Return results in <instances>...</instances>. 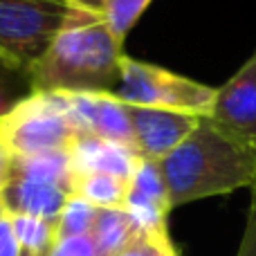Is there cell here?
<instances>
[{
    "label": "cell",
    "mask_w": 256,
    "mask_h": 256,
    "mask_svg": "<svg viewBox=\"0 0 256 256\" xmlns=\"http://www.w3.org/2000/svg\"><path fill=\"white\" fill-rule=\"evenodd\" d=\"M124 209L130 214L140 232L166 230V216L173 207L158 162H148V160L140 162L128 186Z\"/></svg>",
    "instance_id": "9c48e42d"
},
{
    "label": "cell",
    "mask_w": 256,
    "mask_h": 256,
    "mask_svg": "<svg viewBox=\"0 0 256 256\" xmlns=\"http://www.w3.org/2000/svg\"><path fill=\"white\" fill-rule=\"evenodd\" d=\"M122 48L102 9L72 0L56 38L25 76L32 92H115L126 56Z\"/></svg>",
    "instance_id": "6da1fadb"
},
{
    "label": "cell",
    "mask_w": 256,
    "mask_h": 256,
    "mask_svg": "<svg viewBox=\"0 0 256 256\" xmlns=\"http://www.w3.org/2000/svg\"><path fill=\"white\" fill-rule=\"evenodd\" d=\"M45 256H99L97 243L92 234L70 236V238H56V243L50 248Z\"/></svg>",
    "instance_id": "ac0fdd59"
},
{
    "label": "cell",
    "mask_w": 256,
    "mask_h": 256,
    "mask_svg": "<svg viewBox=\"0 0 256 256\" xmlns=\"http://www.w3.org/2000/svg\"><path fill=\"white\" fill-rule=\"evenodd\" d=\"M72 0H0V63L27 74L63 27Z\"/></svg>",
    "instance_id": "277c9868"
},
{
    "label": "cell",
    "mask_w": 256,
    "mask_h": 256,
    "mask_svg": "<svg viewBox=\"0 0 256 256\" xmlns=\"http://www.w3.org/2000/svg\"><path fill=\"white\" fill-rule=\"evenodd\" d=\"M0 256H22L20 245H18L16 236H14L9 216L0 218Z\"/></svg>",
    "instance_id": "ffe728a7"
},
{
    "label": "cell",
    "mask_w": 256,
    "mask_h": 256,
    "mask_svg": "<svg viewBox=\"0 0 256 256\" xmlns=\"http://www.w3.org/2000/svg\"><path fill=\"white\" fill-rule=\"evenodd\" d=\"M252 196H256V182H254V186H252Z\"/></svg>",
    "instance_id": "484cf974"
},
{
    "label": "cell",
    "mask_w": 256,
    "mask_h": 256,
    "mask_svg": "<svg viewBox=\"0 0 256 256\" xmlns=\"http://www.w3.org/2000/svg\"><path fill=\"white\" fill-rule=\"evenodd\" d=\"M140 234L126 209H99L92 227V238L99 256H117Z\"/></svg>",
    "instance_id": "5bb4252c"
},
{
    "label": "cell",
    "mask_w": 256,
    "mask_h": 256,
    "mask_svg": "<svg viewBox=\"0 0 256 256\" xmlns=\"http://www.w3.org/2000/svg\"><path fill=\"white\" fill-rule=\"evenodd\" d=\"M254 56H256V54H254Z\"/></svg>",
    "instance_id": "83f0119b"
},
{
    "label": "cell",
    "mask_w": 256,
    "mask_h": 256,
    "mask_svg": "<svg viewBox=\"0 0 256 256\" xmlns=\"http://www.w3.org/2000/svg\"><path fill=\"white\" fill-rule=\"evenodd\" d=\"M128 186V180L110 173H81L72 176L70 196H76L97 209H124Z\"/></svg>",
    "instance_id": "7c38bea8"
},
{
    "label": "cell",
    "mask_w": 256,
    "mask_h": 256,
    "mask_svg": "<svg viewBox=\"0 0 256 256\" xmlns=\"http://www.w3.org/2000/svg\"><path fill=\"white\" fill-rule=\"evenodd\" d=\"M150 2L153 0H102V14L112 34L124 40Z\"/></svg>",
    "instance_id": "e0dca14e"
},
{
    "label": "cell",
    "mask_w": 256,
    "mask_h": 256,
    "mask_svg": "<svg viewBox=\"0 0 256 256\" xmlns=\"http://www.w3.org/2000/svg\"><path fill=\"white\" fill-rule=\"evenodd\" d=\"M9 220L22 254L45 256L56 243V222L34 216H9Z\"/></svg>",
    "instance_id": "9a60e30c"
},
{
    "label": "cell",
    "mask_w": 256,
    "mask_h": 256,
    "mask_svg": "<svg viewBox=\"0 0 256 256\" xmlns=\"http://www.w3.org/2000/svg\"><path fill=\"white\" fill-rule=\"evenodd\" d=\"M70 166L72 176L81 173H110L122 180H132L137 166L142 162V155L135 148L115 142H106L99 137L79 135L70 146Z\"/></svg>",
    "instance_id": "30bf717a"
},
{
    "label": "cell",
    "mask_w": 256,
    "mask_h": 256,
    "mask_svg": "<svg viewBox=\"0 0 256 256\" xmlns=\"http://www.w3.org/2000/svg\"><path fill=\"white\" fill-rule=\"evenodd\" d=\"M115 94L130 106L162 108V110L186 112L196 117H209L216 99V88L168 72L153 63L124 56Z\"/></svg>",
    "instance_id": "5b68a950"
},
{
    "label": "cell",
    "mask_w": 256,
    "mask_h": 256,
    "mask_svg": "<svg viewBox=\"0 0 256 256\" xmlns=\"http://www.w3.org/2000/svg\"><path fill=\"white\" fill-rule=\"evenodd\" d=\"M12 178H14V155L4 146V142L0 140V194L12 182Z\"/></svg>",
    "instance_id": "7402d4cb"
},
{
    "label": "cell",
    "mask_w": 256,
    "mask_h": 256,
    "mask_svg": "<svg viewBox=\"0 0 256 256\" xmlns=\"http://www.w3.org/2000/svg\"><path fill=\"white\" fill-rule=\"evenodd\" d=\"M126 106L132 126L135 150L142 155V160H148V162H160L168 153H173L200 122V117L186 115V112L130 106V104Z\"/></svg>",
    "instance_id": "8992f818"
},
{
    "label": "cell",
    "mask_w": 256,
    "mask_h": 256,
    "mask_svg": "<svg viewBox=\"0 0 256 256\" xmlns=\"http://www.w3.org/2000/svg\"><path fill=\"white\" fill-rule=\"evenodd\" d=\"M7 216V212H4V207H2V200H0V218H4Z\"/></svg>",
    "instance_id": "d4e9b609"
},
{
    "label": "cell",
    "mask_w": 256,
    "mask_h": 256,
    "mask_svg": "<svg viewBox=\"0 0 256 256\" xmlns=\"http://www.w3.org/2000/svg\"><path fill=\"white\" fill-rule=\"evenodd\" d=\"M14 178L54 184L70 194V155L68 150H48V153L30 155V158H14Z\"/></svg>",
    "instance_id": "4fadbf2b"
},
{
    "label": "cell",
    "mask_w": 256,
    "mask_h": 256,
    "mask_svg": "<svg viewBox=\"0 0 256 256\" xmlns=\"http://www.w3.org/2000/svg\"><path fill=\"white\" fill-rule=\"evenodd\" d=\"M14 104H16V102H12V99H9V94H7V86H4V81L0 79V117L7 115V112L14 108Z\"/></svg>",
    "instance_id": "603a6c76"
},
{
    "label": "cell",
    "mask_w": 256,
    "mask_h": 256,
    "mask_svg": "<svg viewBox=\"0 0 256 256\" xmlns=\"http://www.w3.org/2000/svg\"><path fill=\"white\" fill-rule=\"evenodd\" d=\"M22 256H30V254H22Z\"/></svg>",
    "instance_id": "4316f807"
},
{
    "label": "cell",
    "mask_w": 256,
    "mask_h": 256,
    "mask_svg": "<svg viewBox=\"0 0 256 256\" xmlns=\"http://www.w3.org/2000/svg\"><path fill=\"white\" fill-rule=\"evenodd\" d=\"M97 207L90 202L70 196L63 207L61 216L56 220V238H70V236H86L92 234L94 220H97Z\"/></svg>",
    "instance_id": "2e32d148"
},
{
    "label": "cell",
    "mask_w": 256,
    "mask_h": 256,
    "mask_svg": "<svg viewBox=\"0 0 256 256\" xmlns=\"http://www.w3.org/2000/svg\"><path fill=\"white\" fill-rule=\"evenodd\" d=\"M209 120L256 148V56L250 58L222 88H216Z\"/></svg>",
    "instance_id": "52a82bcc"
},
{
    "label": "cell",
    "mask_w": 256,
    "mask_h": 256,
    "mask_svg": "<svg viewBox=\"0 0 256 256\" xmlns=\"http://www.w3.org/2000/svg\"><path fill=\"white\" fill-rule=\"evenodd\" d=\"M66 99L81 135L135 148L128 106L115 92H79L66 94Z\"/></svg>",
    "instance_id": "ba28073f"
},
{
    "label": "cell",
    "mask_w": 256,
    "mask_h": 256,
    "mask_svg": "<svg viewBox=\"0 0 256 256\" xmlns=\"http://www.w3.org/2000/svg\"><path fill=\"white\" fill-rule=\"evenodd\" d=\"M76 2H81V4H90V7L102 9V0H76Z\"/></svg>",
    "instance_id": "cb8c5ba5"
},
{
    "label": "cell",
    "mask_w": 256,
    "mask_h": 256,
    "mask_svg": "<svg viewBox=\"0 0 256 256\" xmlns=\"http://www.w3.org/2000/svg\"><path fill=\"white\" fill-rule=\"evenodd\" d=\"M236 256H256V196H252V200H250L248 220H245L243 238H240Z\"/></svg>",
    "instance_id": "d6986e66"
},
{
    "label": "cell",
    "mask_w": 256,
    "mask_h": 256,
    "mask_svg": "<svg viewBox=\"0 0 256 256\" xmlns=\"http://www.w3.org/2000/svg\"><path fill=\"white\" fill-rule=\"evenodd\" d=\"M171 207L225 196L256 182V148L218 128L209 117L173 153L158 162Z\"/></svg>",
    "instance_id": "7a4b0ae2"
},
{
    "label": "cell",
    "mask_w": 256,
    "mask_h": 256,
    "mask_svg": "<svg viewBox=\"0 0 256 256\" xmlns=\"http://www.w3.org/2000/svg\"><path fill=\"white\" fill-rule=\"evenodd\" d=\"M153 234L155 232H140L117 256H153Z\"/></svg>",
    "instance_id": "44dd1931"
},
{
    "label": "cell",
    "mask_w": 256,
    "mask_h": 256,
    "mask_svg": "<svg viewBox=\"0 0 256 256\" xmlns=\"http://www.w3.org/2000/svg\"><path fill=\"white\" fill-rule=\"evenodd\" d=\"M79 135L63 92H30L0 117V140L14 158L68 150Z\"/></svg>",
    "instance_id": "3957f363"
},
{
    "label": "cell",
    "mask_w": 256,
    "mask_h": 256,
    "mask_svg": "<svg viewBox=\"0 0 256 256\" xmlns=\"http://www.w3.org/2000/svg\"><path fill=\"white\" fill-rule=\"evenodd\" d=\"M68 198L70 194L61 186L20 180V178H12V182L0 194L7 216H34L50 222L58 220Z\"/></svg>",
    "instance_id": "8fae6325"
}]
</instances>
